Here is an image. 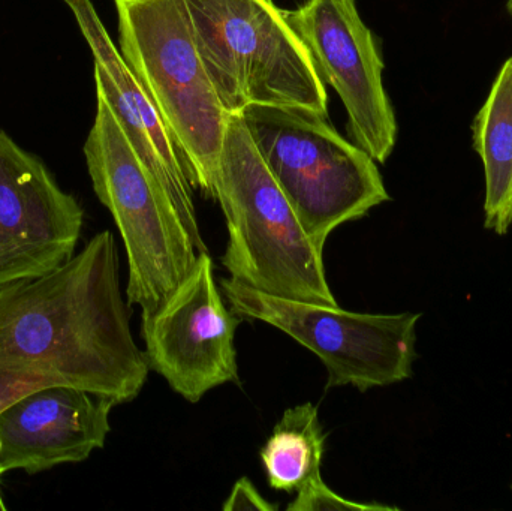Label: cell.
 I'll return each mask as SVG.
<instances>
[{
	"label": "cell",
	"instance_id": "6da1fadb",
	"mask_svg": "<svg viewBox=\"0 0 512 511\" xmlns=\"http://www.w3.org/2000/svg\"><path fill=\"white\" fill-rule=\"evenodd\" d=\"M128 306L108 230L53 272L0 287V410L45 387L134 401L150 368Z\"/></svg>",
	"mask_w": 512,
	"mask_h": 511
},
{
	"label": "cell",
	"instance_id": "7a4b0ae2",
	"mask_svg": "<svg viewBox=\"0 0 512 511\" xmlns=\"http://www.w3.org/2000/svg\"><path fill=\"white\" fill-rule=\"evenodd\" d=\"M216 200L227 221L222 266L261 293L337 305L321 246L268 171L240 116H231L216 174Z\"/></svg>",
	"mask_w": 512,
	"mask_h": 511
},
{
	"label": "cell",
	"instance_id": "3957f363",
	"mask_svg": "<svg viewBox=\"0 0 512 511\" xmlns=\"http://www.w3.org/2000/svg\"><path fill=\"white\" fill-rule=\"evenodd\" d=\"M119 51L170 129L189 182L216 200L231 114L222 107L183 0H113Z\"/></svg>",
	"mask_w": 512,
	"mask_h": 511
},
{
	"label": "cell",
	"instance_id": "277c9868",
	"mask_svg": "<svg viewBox=\"0 0 512 511\" xmlns=\"http://www.w3.org/2000/svg\"><path fill=\"white\" fill-rule=\"evenodd\" d=\"M222 107H286L328 119L325 84L273 0H183Z\"/></svg>",
	"mask_w": 512,
	"mask_h": 511
},
{
	"label": "cell",
	"instance_id": "5b68a950",
	"mask_svg": "<svg viewBox=\"0 0 512 511\" xmlns=\"http://www.w3.org/2000/svg\"><path fill=\"white\" fill-rule=\"evenodd\" d=\"M83 152L93 191L125 243L128 305L152 311L194 269L200 252L167 189L141 161L98 90Z\"/></svg>",
	"mask_w": 512,
	"mask_h": 511
},
{
	"label": "cell",
	"instance_id": "8992f818",
	"mask_svg": "<svg viewBox=\"0 0 512 511\" xmlns=\"http://www.w3.org/2000/svg\"><path fill=\"white\" fill-rule=\"evenodd\" d=\"M240 117L304 230L322 249L337 227L390 201L375 159L325 117L286 107H249Z\"/></svg>",
	"mask_w": 512,
	"mask_h": 511
},
{
	"label": "cell",
	"instance_id": "52a82bcc",
	"mask_svg": "<svg viewBox=\"0 0 512 511\" xmlns=\"http://www.w3.org/2000/svg\"><path fill=\"white\" fill-rule=\"evenodd\" d=\"M221 293L237 317L270 324L315 353L327 369V389L367 392L411 378L420 314H357L271 296L233 278L222 279Z\"/></svg>",
	"mask_w": 512,
	"mask_h": 511
},
{
	"label": "cell",
	"instance_id": "ba28073f",
	"mask_svg": "<svg viewBox=\"0 0 512 511\" xmlns=\"http://www.w3.org/2000/svg\"><path fill=\"white\" fill-rule=\"evenodd\" d=\"M221 294L204 251L164 302L141 314L149 368L191 404L216 387L239 383L236 330L242 318Z\"/></svg>",
	"mask_w": 512,
	"mask_h": 511
},
{
	"label": "cell",
	"instance_id": "9c48e42d",
	"mask_svg": "<svg viewBox=\"0 0 512 511\" xmlns=\"http://www.w3.org/2000/svg\"><path fill=\"white\" fill-rule=\"evenodd\" d=\"M322 83L336 90L354 144L385 164L397 141V120L382 80L384 60L355 0H306L283 11Z\"/></svg>",
	"mask_w": 512,
	"mask_h": 511
},
{
	"label": "cell",
	"instance_id": "30bf717a",
	"mask_svg": "<svg viewBox=\"0 0 512 511\" xmlns=\"http://www.w3.org/2000/svg\"><path fill=\"white\" fill-rule=\"evenodd\" d=\"M83 225L77 198L0 128V287L62 266L74 257Z\"/></svg>",
	"mask_w": 512,
	"mask_h": 511
},
{
	"label": "cell",
	"instance_id": "8fae6325",
	"mask_svg": "<svg viewBox=\"0 0 512 511\" xmlns=\"http://www.w3.org/2000/svg\"><path fill=\"white\" fill-rule=\"evenodd\" d=\"M63 3L71 9L81 35L92 51L96 90L107 99L141 161L167 189L198 252L207 251L198 224L194 186L189 182L170 129L126 65L92 0H63Z\"/></svg>",
	"mask_w": 512,
	"mask_h": 511
},
{
	"label": "cell",
	"instance_id": "7c38bea8",
	"mask_svg": "<svg viewBox=\"0 0 512 511\" xmlns=\"http://www.w3.org/2000/svg\"><path fill=\"white\" fill-rule=\"evenodd\" d=\"M113 401L74 387H45L0 410V471L38 474L86 461L110 434Z\"/></svg>",
	"mask_w": 512,
	"mask_h": 511
},
{
	"label": "cell",
	"instance_id": "4fadbf2b",
	"mask_svg": "<svg viewBox=\"0 0 512 511\" xmlns=\"http://www.w3.org/2000/svg\"><path fill=\"white\" fill-rule=\"evenodd\" d=\"M472 140L486 174L484 225L505 236L512 224V57L499 69L475 116Z\"/></svg>",
	"mask_w": 512,
	"mask_h": 511
},
{
	"label": "cell",
	"instance_id": "5bb4252c",
	"mask_svg": "<svg viewBox=\"0 0 512 511\" xmlns=\"http://www.w3.org/2000/svg\"><path fill=\"white\" fill-rule=\"evenodd\" d=\"M327 432L316 405L288 408L259 453L271 489L297 494L321 479Z\"/></svg>",
	"mask_w": 512,
	"mask_h": 511
},
{
	"label": "cell",
	"instance_id": "9a60e30c",
	"mask_svg": "<svg viewBox=\"0 0 512 511\" xmlns=\"http://www.w3.org/2000/svg\"><path fill=\"white\" fill-rule=\"evenodd\" d=\"M288 511H387L397 510L393 507L381 506V504H363L346 500L340 495L334 494L322 479L310 483L306 488L297 492V498L286 507Z\"/></svg>",
	"mask_w": 512,
	"mask_h": 511
},
{
	"label": "cell",
	"instance_id": "2e32d148",
	"mask_svg": "<svg viewBox=\"0 0 512 511\" xmlns=\"http://www.w3.org/2000/svg\"><path fill=\"white\" fill-rule=\"evenodd\" d=\"M222 510L236 511V510H261V511H276L277 506L268 503L254 486V483L243 477L239 482L234 485L230 497L225 501Z\"/></svg>",
	"mask_w": 512,
	"mask_h": 511
},
{
	"label": "cell",
	"instance_id": "e0dca14e",
	"mask_svg": "<svg viewBox=\"0 0 512 511\" xmlns=\"http://www.w3.org/2000/svg\"><path fill=\"white\" fill-rule=\"evenodd\" d=\"M3 476V473L2 471H0V477ZM6 510V506H5V503H3V498H2V494H0V511H5Z\"/></svg>",
	"mask_w": 512,
	"mask_h": 511
},
{
	"label": "cell",
	"instance_id": "ac0fdd59",
	"mask_svg": "<svg viewBox=\"0 0 512 511\" xmlns=\"http://www.w3.org/2000/svg\"><path fill=\"white\" fill-rule=\"evenodd\" d=\"M507 11L508 14H510V17L512 18V0H508L507 2Z\"/></svg>",
	"mask_w": 512,
	"mask_h": 511
}]
</instances>
